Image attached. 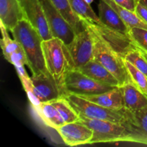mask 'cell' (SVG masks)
<instances>
[{
  "label": "cell",
  "instance_id": "6da1fadb",
  "mask_svg": "<svg viewBox=\"0 0 147 147\" xmlns=\"http://www.w3.org/2000/svg\"><path fill=\"white\" fill-rule=\"evenodd\" d=\"M42 45L47 71L55 80L62 96H66V76L70 70L74 68L68 47L57 37L43 40Z\"/></svg>",
  "mask_w": 147,
  "mask_h": 147
},
{
  "label": "cell",
  "instance_id": "7a4b0ae2",
  "mask_svg": "<svg viewBox=\"0 0 147 147\" xmlns=\"http://www.w3.org/2000/svg\"><path fill=\"white\" fill-rule=\"evenodd\" d=\"M24 50L32 74L47 71L42 50V38L26 19L21 20L11 31Z\"/></svg>",
  "mask_w": 147,
  "mask_h": 147
},
{
  "label": "cell",
  "instance_id": "3957f363",
  "mask_svg": "<svg viewBox=\"0 0 147 147\" xmlns=\"http://www.w3.org/2000/svg\"><path fill=\"white\" fill-rule=\"evenodd\" d=\"M88 28L91 31L94 40L93 60L106 67L118 79L121 87L126 83L132 82L123 57L115 51L97 32L90 27Z\"/></svg>",
  "mask_w": 147,
  "mask_h": 147
},
{
  "label": "cell",
  "instance_id": "277c9868",
  "mask_svg": "<svg viewBox=\"0 0 147 147\" xmlns=\"http://www.w3.org/2000/svg\"><path fill=\"white\" fill-rule=\"evenodd\" d=\"M80 114V113H79ZM93 131L90 144L116 142H133L131 136L126 126L121 123L89 119L80 114V121Z\"/></svg>",
  "mask_w": 147,
  "mask_h": 147
},
{
  "label": "cell",
  "instance_id": "5b68a950",
  "mask_svg": "<svg viewBox=\"0 0 147 147\" xmlns=\"http://www.w3.org/2000/svg\"><path fill=\"white\" fill-rule=\"evenodd\" d=\"M80 114L93 119L110 121L123 123L125 120L124 109L113 110L90 101L81 96L68 93L65 96Z\"/></svg>",
  "mask_w": 147,
  "mask_h": 147
},
{
  "label": "cell",
  "instance_id": "8992f818",
  "mask_svg": "<svg viewBox=\"0 0 147 147\" xmlns=\"http://www.w3.org/2000/svg\"><path fill=\"white\" fill-rule=\"evenodd\" d=\"M65 88L67 94L77 96L96 95L109 91L116 87L99 82L91 78L76 68L70 70L65 79Z\"/></svg>",
  "mask_w": 147,
  "mask_h": 147
},
{
  "label": "cell",
  "instance_id": "52a82bcc",
  "mask_svg": "<svg viewBox=\"0 0 147 147\" xmlns=\"http://www.w3.org/2000/svg\"><path fill=\"white\" fill-rule=\"evenodd\" d=\"M50 32L53 37H57L68 45L76 36L73 27L65 20L50 0H40Z\"/></svg>",
  "mask_w": 147,
  "mask_h": 147
},
{
  "label": "cell",
  "instance_id": "ba28073f",
  "mask_svg": "<svg viewBox=\"0 0 147 147\" xmlns=\"http://www.w3.org/2000/svg\"><path fill=\"white\" fill-rule=\"evenodd\" d=\"M67 46L74 68H79L93 59L94 40L91 31L87 26L84 30L77 33L73 41Z\"/></svg>",
  "mask_w": 147,
  "mask_h": 147
},
{
  "label": "cell",
  "instance_id": "9c48e42d",
  "mask_svg": "<svg viewBox=\"0 0 147 147\" xmlns=\"http://www.w3.org/2000/svg\"><path fill=\"white\" fill-rule=\"evenodd\" d=\"M83 22L86 26L97 32L103 37V40L123 57L128 52L133 49L137 48L134 44L130 35L114 31L106 27L101 22L95 23L88 21Z\"/></svg>",
  "mask_w": 147,
  "mask_h": 147
},
{
  "label": "cell",
  "instance_id": "30bf717a",
  "mask_svg": "<svg viewBox=\"0 0 147 147\" xmlns=\"http://www.w3.org/2000/svg\"><path fill=\"white\" fill-rule=\"evenodd\" d=\"M26 20L36 29L43 40L53 38L40 0H19Z\"/></svg>",
  "mask_w": 147,
  "mask_h": 147
},
{
  "label": "cell",
  "instance_id": "8fae6325",
  "mask_svg": "<svg viewBox=\"0 0 147 147\" xmlns=\"http://www.w3.org/2000/svg\"><path fill=\"white\" fill-rule=\"evenodd\" d=\"M123 109V124L131 134L133 143L147 145V106L135 111Z\"/></svg>",
  "mask_w": 147,
  "mask_h": 147
},
{
  "label": "cell",
  "instance_id": "7c38bea8",
  "mask_svg": "<svg viewBox=\"0 0 147 147\" xmlns=\"http://www.w3.org/2000/svg\"><path fill=\"white\" fill-rule=\"evenodd\" d=\"M64 143L70 146L90 144L93 131L80 121L65 123L56 129Z\"/></svg>",
  "mask_w": 147,
  "mask_h": 147
},
{
  "label": "cell",
  "instance_id": "4fadbf2b",
  "mask_svg": "<svg viewBox=\"0 0 147 147\" xmlns=\"http://www.w3.org/2000/svg\"><path fill=\"white\" fill-rule=\"evenodd\" d=\"M33 92L40 102H47L61 97L55 80L48 71L32 74L31 77Z\"/></svg>",
  "mask_w": 147,
  "mask_h": 147
},
{
  "label": "cell",
  "instance_id": "5bb4252c",
  "mask_svg": "<svg viewBox=\"0 0 147 147\" xmlns=\"http://www.w3.org/2000/svg\"><path fill=\"white\" fill-rule=\"evenodd\" d=\"M7 30L5 26L1 22V39L0 43L4 58L14 66L25 65L29 66L28 60L22 46L17 40L10 38Z\"/></svg>",
  "mask_w": 147,
  "mask_h": 147
},
{
  "label": "cell",
  "instance_id": "9a60e30c",
  "mask_svg": "<svg viewBox=\"0 0 147 147\" xmlns=\"http://www.w3.org/2000/svg\"><path fill=\"white\" fill-rule=\"evenodd\" d=\"M98 8V16L102 24L114 31L129 35L130 28L129 26L125 23L119 13L106 2V0H99Z\"/></svg>",
  "mask_w": 147,
  "mask_h": 147
},
{
  "label": "cell",
  "instance_id": "2e32d148",
  "mask_svg": "<svg viewBox=\"0 0 147 147\" xmlns=\"http://www.w3.org/2000/svg\"><path fill=\"white\" fill-rule=\"evenodd\" d=\"M25 19L19 0H0V22L11 32Z\"/></svg>",
  "mask_w": 147,
  "mask_h": 147
},
{
  "label": "cell",
  "instance_id": "e0dca14e",
  "mask_svg": "<svg viewBox=\"0 0 147 147\" xmlns=\"http://www.w3.org/2000/svg\"><path fill=\"white\" fill-rule=\"evenodd\" d=\"M79 96L107 109L113 110H122L124 109V100L121 87H116L100 94Z\"/></svg>",
  "mask_w": 147,
  "mask_h": 147
},
{
  "label": "cell",
  "instance_id": "ac0fdd59",
  "mask_svg": "<svg viewBox=\"0 0 147 147\" xmlns=\"http://www.w3.org/2000/svg\"><path fill=\"white\" fill-rule=\"evenodd\" d=\"M78 69L80 71L94 80L113 87H121L118 79L101 63L92 59Z\"/></svg>",
  "mask_w": 147,
  "mask_h": 147
},
{
  "label": "cell",
  "instance_id": "d6986e66",
  "mask_svg": "<svg viewBox=\"0 0 147 147\" xmlns=\"http://www.w3.org/2000/svg\"><path fill=\"white\" fill-rule=\"evenodd\" d=\"M33 109L43 123L49 127L56 130L65 123L58 111L50 101L41 102L37 106H33Z\"/></svg>",
  "mask_w": 147,
  "mask_h": 147
},
{
  "label": "cell",
  "instance_id": "ffe728a7",
  "mask_svg": "<svg viewBox=\"0 0 147 147\" xmlns=\"http://www.w3.org/2000/svg\"><path fill=\"white\" fill-rule=\"evenodd\" d=\"M121 88L123 90L125 109L135 111L147 106V96L132 82L126 83Z\"/></svg>",
  "mask_w": 147,
  "mask_h": 147
},
{
  "label": "cell",
  "instance_id": "44dd1931",
  "mask_svg": "<svg viewBox=\"0 0 147 147\" xmlns=\"http://www.w3.org/2000/svg\"><path fill=\"white\" fill-rule=\"evenodd\" d=\"M56 9L73 27L76 34L86 28L84 22L74 12L70 6L69 0H50Z\"/></svg>",
  "mask_w": 147,
  "mask_h": 147
},
{
  "label": "cell",
  "instance_id": "7402d4cb",
  "mask_svg": "<svg viewBox=\"0 0 147 147\" xmlns=\"http://www.w3.org/2000/svg\"><path fill=\"white\" fill-rule=\"evenodd\" d=\"M50 102L58 111L65 123L80 121V114L65 96H61Z\"/></svg>",
  "mask_w": 147,
  "mask_h": 147
},
{
  "label": "cell",
  "instance_id": "603a6c76",
  "mask_svg": "<svg viewBox=\"0 0 147 147\" xmlns=\"http://www.w3.org/2000/svg\"><path fill=\"white\" fill-rule=\"evenodd\" d=\"M106 1L119 13V15L123 19L125 23L129 26V28L139 27V28L147 30V23L145 22L143 20H142L136 14L135 11H132L131 10L121 7L113 0H106Z\"/></svg>",
  "mask_w": 147,
  "mask_h": 147
},
{
  "label": "cell",
  "instance_id": "cb8c5ba5",
  "mask_svg": "<svg viewBox=\"0 0 147 147\" xmlns=\"http://www.w3.org/2000/svg\"><path fill=\"white\" fill-rule=\"evenodd\" d=\"M69 2L74 12L83 21L100 23L98 16L85 0H69Z\"/></svg>",
  "mask_w": 147,
  "mask_h": 147
},
{
  "label": "cell",
  "instance_id": "d4e9b609",
  "mask_svg": "<svg viewBox=\"0 0 147 147\" xmlns=\"http://www.w3.org/2000/svg\"><path fill=\"white\" fill-rule=\"evenodd\" d=\"M124 62L132 83L147 96V76L129 61L124 60Z\"/></svg>",
  "mask_w": 147,
  "mask_h": 147
},
{
  "label": "cell",
  "instance_id": "484cf974",
  "mask_svg": "<svg viewBox=\"0 0 147 147\" xmlns=\"http://www.w3.org/2000/svg\"><path fill=\"white\" fill-rule=\"evenodd\" d=\"M123 59L131 63L147 76V60L139 48L133 49L128 52L123 56Z\"/></svg>",
  "mask_w": 147,
  "mask_h": 147
},
{
  "label": "cell",
  "instance_id": "4316f807",
  "mask_svg": "<svg viewBox=\"0 0 147 147\" xmlns=\"http://www.w3.org/2000/svg\"><path fill=\"white\" fill-rule=\"evenodd\" d=\"M129 35L137 48L147 53V30L132 27L129 30Z\"/></svg>",
  "mask_w": 147,
  "mask_h": 147
},
{
  "label": "cell",
  "instance_id": "83f0119b",
  "mask_svg": "<svg viewBox=\"0 0 147 147\" xmlns=\"http://www.w3.org/2000/svg\"><path fill=\"white\" fill-rule=\"evenodd\" d=\"M113 1H114L121 7L132 11H135L136 4H137V0H113Z\"/></svg>",
  "mask_w": 147,
  "mask_h": 147
},
{
  "label": "cell",
  "instance_id": "f1b7e54d",
  "mask_svg": "<svg viewBox=\"0 0 147 147\" xmlns=\"http://www.w3.org/2000/svg\"><path fill=\"white\" fill-rule=\"evenodd\" d=\"M135 12L142 20H143L145 22L147 23V8L138 1Z\"/></svg>",
  "mask_w": 147,
  "mask_h": 147
},
{
  "label": "cell",
  "instance_id": "f546056e",
  "mask_svg": "<svg viewBox=\"0 0 147 147\" xmlns=\"http://www.w3.org/2000/svg\"><path fill=\"white\" fill-rule=\"evenodd\" d=\"M137 1H139L140 3H142L144 6H145L147 8V0H137Z\"/></svg>",
  "mask_w": 147,
  "mask_h": 147
},
{
  "label": "cell",
  "instance_id": "4dcf8cb0",
  "mask_svg": "<svg viewBox=\"0 0 147 147\" xmlns=\"http://www.w3.org/2000/svg\"><path fill=\"white\" fill-rule=\"evenodd\" d=\"M141 51H142V50H141ZM142 54L144 55V56L145 57H146V59L147 60V53L146 52H144V51H142Z\"/></svg>",
  "mask_w": 147,
  "mask_h": 147
},
{
  "label": "cell",
  "instance_id": "1f68e13d",
  "mask_svg": "<svg viewBox=\"0 0 147 147\" xmlns=\"http://www.w3.org/2000/svg\"><path fill=\"white\" fill-rule=\"evenodd\" d=\"M85 1H86V2L88 3V4H91L92 2H93V1H94V0H85Z\"/></svg>",
  "mask_w": 147,
  "mask_h": 147
}]
</instances>
